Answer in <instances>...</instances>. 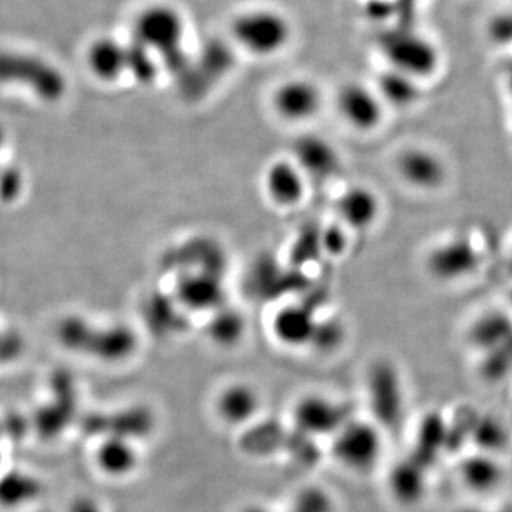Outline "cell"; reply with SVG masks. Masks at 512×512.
Masks as SVG:
<instances>
[{
  "label": "cell",
  "mask_w": 512,
  "mask_h": 512,
  "mask_svg": "<svg viewBox=\"0 0 512 512\" xmlns=\"http://www.w3.org/2000/svg\"><path fill=\"white\" fill-rule=\"evenodd\" d=\"M67 348L90 352L106 362H121L136 350V335L127 326L97 328L82 318H69L60 328Z\"/></svg>",
  "instance_id": "cell-1"
},
{
  "label": "cell",
  "mask_w": 512,
  "mask_h": 512,
  "mask_svg": "<svg viewBox=\"0 0 512 512\" xmlns=\"http://www.w3.org/2000/svg\"><path fill=\"white\" fill-rule=\"evenodd\" d=\"M0 84L28 87L39 99L57 101L66 93V79L56 66L25 53L0 50Z\"/></svg>",
  "instance_id": "cell-2"
},
{
  "label": "cell",
  "mask_w": 512,
  "mask_h": 512,
  "mask_svg": "<svg viewBox=\"0 0 512 512\" xmlns=\"http://www.w3.org/2000/svg\"><path fill=\"white\" fill-rule=\"evenodd\" d=\"M231 33L242 49L256 56H271L288 45L292 29L281 13L259 9L232 20Z\"/></svg>",
  "instance_id": "cell-3"
},
{
  "label": "cell",
  "mask_w": 512,
  "mask_h": 512,
  "mask_svg": "<svg viewBox=\"0 0 512 512\" xmlns=\"http://www.w3.org/2000/svg\"><path fill=\"white\" fill-rule=\"evenodd\" d=\"M383 441L375 424L349 420L333 437L332 453L340 466L353 473H369L382 457Z\"/></svg>",
  "instance_id": "cell-4"
},
{
  "label": "cell",
  "mask_w": 512,
  "mask_h": 512,
  "mask_svg": "<svg viewBox=\"0 0 512 512\" xmlns=\"http://www.w3.org/2000/svg\"><path fill=\"white\" fill-rule=\"evenodd\" d=\"M184 32L183 15L165 3L147 6L134 22V40L161 57L183 49Z\"/></svg>",
  "instance_id": "cell-5"
},
{
  "label": "cell",
  "mask_w": 512,
  "mask_h": 512,
  "mask_svg": "<svg viewBox=\"0 0 512 512\" xmlns=\"http://www.w3.org/2000/svg\"><path fill=\"white\" fill-rule=\"evenodd\" d=\"M394 173L404 185L413 191L431 194L447 184V161L433 148L426 146L404 147L393 161Z\"/></svg>",
  "instance_id": "cell-6"
},
{
  "label": "cell",
  "mask_w": 512,
  "mask_h": 512,
  "mask_svg": "<svg viewBox=\"0 0 512 512\" xmlns=\"http://www.w3.org/2000/svg\"><path fill=\"white\" fill-rule=\"evenodd\" d=\"M481 254L470 238L453 235L434 245L426 256V269L440 282L453 284L476 274Z\"/></svg>",
  "instance_id": "cell-7"
},
{
  "label": "cell",
  "mask_w": 512,
  "mask_h": 512,
  "mask_svg": "<svg viewBox=\"0 0 512 512\" xmlns=\"http://www.w3.org/2000/svg\"><path fill=\"white\" fill-rule=\"evenodd\" d=\"M384 55L390 69L419 80L436 72L439 55L429 40L412 32L392 33L384 39Z\"/></svg>",
  "instance_id": "cell-8"
},
{
  "label": "cell",
  "mask_w": 512,
  "mask_h": 512,
  "mask_svg": "<svg viewBox=\"0 0 512 512\" xmlns=\"http://www.w3.org/2000/svg\"><path fill=\"white\" fill-rule=\"evenodd\" d=\"M336 109L342 120L359 133H372L384 120L386 104L376 89L360 83H348L336 94Z\"/></svg>",
  "instance_id": "cell-9"
},
{
  "label": "cell",
  "mask_w": 512,
  "mask_h": 512,
  "mask_svg": "<svg viewBox=\"0 0 512 512\" xmlns=\"http://www.w3.org/2000/svg\"><path fill=\"white\" fill-rule=\"evenodd\" d=\"M292 160L308 180L328 181L342 170L339 151L329 140L316 134H308L295 141Z\"/></svg>",
  "instance_id": "cell-10"
},
{
  "label": "cell",
  "mask_w": 512,
  "mask_h": 512,
  "mask_svg": "<svg viewBox=\"0 0 512 512\" xmlns=\"http://www.w3.org/2000/svg\"><path fill=\"white\" fill-rule=\"evenodd\" d=\"M272 106L281 119L302 123L313 119L322 107V93L305 79L288 80L275 90Z\"/></svg>",
  "instance_id": "cell-11"
},
{
  "label": "cell",
  "mask_w": 512,
  "mask_h": 512,
  "mask_svg": "<svg viewBox=\"0 0 512 512\" xmlns=\"http://www.w3.org/2000/svg\"><path fill=\"white\" fill-rule=\"evenodd\" d=\"M296 427L305 436H328L342 429L348 417L342 404L325 396H306L293 412Z\"/></svg>",
  "instance_id": "cell-12"
},
{
  "label": "cell",
  "mask_w": 512,
  "mask_h": 512,
  "mask_svg": "<svg viewBox=\"0 0 512 512\" xmlns=\"http://www.w3.org/2000/svg\"><path fill=\"white\" fill-rule=\"evenodd\" d=\"M309 180L298 164L289 160H276L266 168L264 188L269 200L282 208L301 204L308 192Z\"/></svg>",
  "instance_id": "cell-13"
},
{
  "label": "cell",
  "mask_w": 512,
  "mask_h": 512,
  "mask_svg": "<svg viewBox=\"0 0 512 512\" xmlns=\"http://www.w3.org/2000/svg\"><path fill=\"white\" fill-rule=\"evenodd\" d=\"M336 212L343 227L352 231H367L375 227L382 212L379 195L366 185L346 188L336 200Z\"/></svg>",
  "instance_id": "cell-14"
},
{
  "label": "cell",
  "mask_w": 512,
  "mask_h": 512,
  "mask_svg": "<svg viewBox=\"0 0 512 512\" xmlns=\"http://www.w3.org/2000/svg\"><path fill=\"white\" fill-rule=\"evenodd\" d=\"M86 62L100 82H117L127 73L126 45L113 37H99L87 49Z\"/></svg>",
  "instance_id": "cell-15"
},
{
  "label": "cell",
  "mask_w": 512,
  "mask_h": 512,
  "mask_svg": "<svg viewBox=\"0 0 512 512\" xmlns=\"http://www.w3.org/2000/svg\"><path fill=\"white\" fill-rule=\"evenodd\" d=\"M261 399L254 387L245 383L229 384L217 399V412L225 423L239 426L254 419Z\"/></svg>",
  "instance_id": "cell-16"
},
{
  "label": "cell",
  "mask_w": 512,
  "mask_h": 512,
  "mask_svg": "<svg viewBox=\"0 0 512 512\" xmlns=\"http://www.w3.org/2000/svg\"><path fill=\"white\" fill-rule=\"evenodd\" d=\"M316 325L311 312L301 306H286L276 313L274 319V333L276 339L281 340L286 346L299 348V346L312 343Z\"/></svg>",
  "instance_id": "cell-17"
},
{
  "label": "cell",
  "mask_w": 512,
  "mask_h": 512,
  "mask_svg": "<svg viewBox=\"0 0 512 512\" xmlns=\"http://www.w3.org/2000/svg\"><path fill=\"white\" fill-rule=\"evenodd\" d=\"M376 92L386 107L410 109L420 100V82L397 70L389 69L379 77Z\"/></svg>",
  "instance_id": "cell-18"
},
{
  "label": "cell",
  "mask_w": 512,
  "mask_h": 512,
  "mask_svg": "<svg viewBox=\"0 0 512 512\" xmlns=\"http://www.w3.org/2000/svg\"><path fill=\"white\" fill-rule=\"evenodd\" d=\"M96 463L107 476H128L131 471L136 470L138 453L130 440L110 437L97 448Z\"/></svg>",
  "instance_id": "cell-19"
},
{
  "label": "cell",
  "mask_w": 512,
  "mask_h": 512,
  "mask_svg": "<svg viewBox=\"0 0 512 512\" xmlns=\"http://www.w3.org/2000/svg\"><path fill=\"white\" fill-rule=\"evenodd\" d=\"M471 340L478 348H501L512 340V320L504 313H485L471 328Z\"/></svg>",
  "instance_id": "cell-20"
},
{
  "label": "cell",
  "mask_w": 512,
  "mask_h": 512,
  "mask_svg": "<svg viewBox=\"0 0 512 512\" xmlns=\"http://www.w3.org/2000/svg\"><path fill=\"white\" fill-rule=\"evenodd\" d=\"M40 494V484L35 477L26 473L5 474L0 478V505L5 508H18L32 503Z\"/></svg>",
  "instance_id": "cell-21"
},
{
  "label": "cell",
  "mask_w": 512,
  "mask_h": 512,
  "mask_svg": "<svg viewBox=\"0 0 512 512\" xmlns=\"http://www.w3.org/2000/svg\"><path fill=\"white\" fill-rule=\"evenodd\" d=\"M127 73H130L137 82L143 84L153 83L158 76V62L156 53L141 43L133 42L126 46Z\"/></svg>",
  "instance_id": "cell-22"
},
{
  "label": "cell",
  "mask_w": 512,
  "mask_h": 512,
  "mask_svg": "<svg viewBox=\"0 0 512 512\" xmlns=\"http://www.w3.org/2000/svg\"><path fill=\"white\" fill-rule=\"evenodd\" d=\"M181 295L185 301L194 305L195 308L205 309L204 306H212V303H218V296L221 295L220 286L215 285L214 281L208 279V276H191L185 279L181 285Z\"/></svg>",
  "instance_id": "cell-23"
},
{
  "label": "cell",
  "mask_w": 512,
  "mask_h": 512,
  "mask_svg": "<svg viewBox=\"0 0 512 512\" xmlns=\"http://www.w3.org/2000/svg\"><path fill=\"white\" fill-rule=\"evenodd\" d=\"M463 477L467 485L477 491H488V488H493L500 481V470L490 458L477 457L466 463Z\"/></svg>",
  "instance_id": "cell-24"
},
{
  "label": "cell",
  "mask_w": 512,
  "mask_h": 512,
  "mask_svg": "<svg viewBox=\"0 0 512 512\" xmlns=\"http://www.w3.org/2000/svg\"><path fill=\"white\" fill-rule=\"evenodd\" d=\"M210 333L212 339L220 345L231 346L237 343L244 333V319L237 313L227 312L212 320Z\"/></svg>",
  "instance_id": "cell-25"
},
{
  "label": "cell",
  "mask_w": 512,
  "mask_h": 512,
  "mask_svg": "<svg viewBox=\"0 0 512 512\" xmlns=\"http://www.w3.org/2000/svg\"><path fill=\"white\" fill-rule=\"evenodd\" d=\"M490 33L494 40L500 43L511 42L512 40V12L497 16L490 23Z\"/></svg>",
  "instance_id": "cell-26"
},
{
  "label": "cell",
  "mask_w": 512,
  "mask_h": 512,
  "mask_svg": "<svg viewBox=\"0 0 512 512\" xmlns=\"http://www.w3.org/2000/svg\"><path fill=\"white\" fill-rule=\"evenodd\" d=\"M20 188H22V178H20L18 171L9 170L8 174L3 173L0 194L12 198L13 195L18 194Z\"/></svg>",
  "instance_id": "cell-27"
},
{
  "label": "cell",
  "mask_w": 512,
  "mask_h": 512,
  "mask_svg": "<svg viewBox=\"0 0 512 512\" xmlns=\"http://www.w3.org/2000/svg\"><path fill=\"white\" fill-rule=\"evenodd\" d=\"M70 512H100L96 504L90 503L87 500H80L79 503L74 505Z\"/></svg>",
  "instance_id": "cell-28"
},
{
  "label": "cell",
  "mask_w": 512,
  "mask_h": 512,
  "mask_svg": "<svg viewBox=\"0 0 512 512\" xmlns=\"http://www.w3.org/2000/svg\"><path fill=\"white\" fill-rule=\"evenodd\" d=\"M245 512H268V511L262 510V508H249V510H247Z\"/></svg>",
  "instance_id": "cell-29"
}]
</instances>
